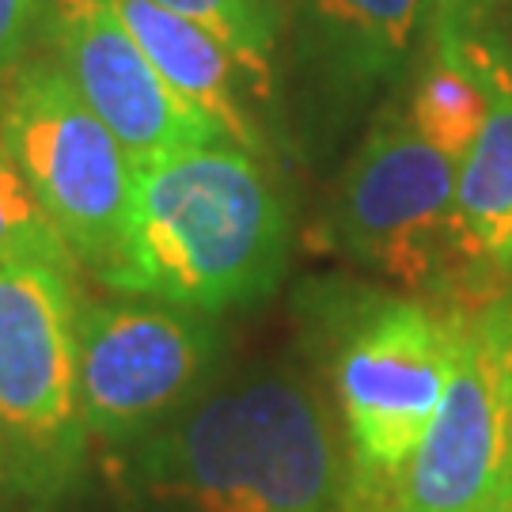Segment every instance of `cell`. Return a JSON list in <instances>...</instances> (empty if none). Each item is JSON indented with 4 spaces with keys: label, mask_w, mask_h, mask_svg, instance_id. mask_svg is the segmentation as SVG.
I'll use <instances>...</instances> for the list:
<instances>
[{
    "label": "cell",
    "mask_w": 512,
    "mask_h": 512,
    "mask_svg": "<svg viewBox=\"0 0 512 512\" xmlns=\"http://www.w3.org/2000/svg\"><path fill=\"white\" fill-rule=\"evenodd\" d=\"M122 512H357L346 444L315 387L281 361L224 372L107 452Z\"/></svg>",
    "instance_id": "cell-1"
},
{
    "label": "cell",
    "mask_w": 512,
    "mask_h": 512,
    "mask_svg": "<svg viewBox=\"0 0 512 512\" xmlns=\"http://www.w3.org/2000/svg\"><path fill=\"white\" fill-rule=\"evenodd\" d=\"M293 198L258 152L232 141L133 164L126 274L118 293L190 311L258 304L289 266Z\"/></svg>",
    "instance_id": "cell-2"
},
{
    "label": "cell",
    "mask_w": 512,
    "mask_h": 512,
    "mask_svg": "<svg viewBox=\"0 0 512 512\" xmlns=\"http://www.w3.org/2000/svg\"><path fill=\"white\" fill-rule=\"evenodd\" d=\"M327 368L357 512H387L448 395L459 308L353 293L327 308Z\"/></svg>",
    "instance_id": "cell-3"
},
{
    "label": "cell",
    "mask_w": 512,
    "mask_h": 512,
    "mask_svg": "<svg viewBox=\"0 0 512 512\" xmlns=\"http://www.w3.org/2000/svg\"><path fill=\"white\" fill-rule=\"evenodd\" d=\"M459 164L421 137L406 110H384L342 167L327 232L338 251L418 296H482L463 243Z\"/></svg>",
    "instance_id": "cell-4"
},
{
    "label": "cell",
    "mask_w": 512,
    "mask_h": 512,
    "mask_svg": "<svg viewBox=\"0 0 512 512\" xmlns=\"http://www.w3.org/2000/svg\"><path fill=\"white\" fill-rule=\"evenodd\" d=\"M0 141L76 266L118 293L126 274L133 160L54 57H27L8 76Z\"/></svg>",
    "instance_id": "cell-5"
},
{
    "label": "cell",
    "mask_w": 512,
    "mask_h": 512,
    "mask_svg": "<svg viewBox=\"0 0 512 512\" xmlns=\"http://www.w3.org/2000/svg\"><path fill=\"white\" fill-rule=\"evenodd\" d=\"M80 293L50 266H0V448L8 478L54 497L80 471L88 425L76 368Z\"/></svg>",
    "instance_id": "cell-6"
},
{
    "label": "cell",
    "mask_w": 512,
    "mask_h": 512,
    "mask_svg": "<svg viewBox=\"0 0 512 512\" xmlns=\"http://www.w3.org/2000/svg\"><path fill=\"white\" fill-rule=\"evenodd\" d=\"M217 315L152 296L80 300L76 368L88 437L126 448L171 421L217 380Z\"/></svg>",
    "instance_id": "cell-7"
},
{
    "label": "cell",
    "mask_w": 512,
    "mask_h": 512,
    "mask_svg": "<svg viewBox=\"0 0 512 512\" xmlns=\"http://www.w3.org/2000/svg\"><path fill=\"white\" fill-rule=\"evenodd\" d=\"M512 467V293L459 308V361L387 512H486Z\"/></svg>",
    "instance_id": "cell-8"
},
{
    "label": "cell",
    "mask_w": 512,
    "mask_h": 512,
    "mask_svg": "<svg viewBox=\"0 0 512 512\" xmlns=\"http://www.w3.org/2000/svg\"><path fill=\"white\" fill-rule=\"evenodd\" d=\"M38 27L46 35V57H54L76 95L107 122L133 164L171 148L224 141L148 61L114 0H42Z\"/></svg>",
    "instance_id": "cell-9"
},
{
    "label": "cell",
    "mask_w": 512,
    "mask_h": 512,
    "mask_svg": "<svg viewBox=\"0 0 512 512\" xmlns=\"http://www.w3.org/2000/svg\"><path fill=\"white\" fill-rule=\"evenodd\" d=\"M429 38L448 42L486 95V122L459 160L456 202L463 243L482 296L512 285V46L490 23L429 19Z\"/></svg>",
    "instance_id": "cell-10"
},
{
    "label": "cell",
    "mask_w": 512,
    "mask_h": 512,
    "mask_svg": "<svg viewBox=\"0 0 512 512\" xmlns=\"http://www.w3.org/2000/svg\"><path fill=\"white\" fill-rule=\"evenodd\" d=\"M421 4L425 0H293L300 54L342 114L403 69Z\"/></svg>",
    "instance_id": "cell-11"
},
{
    "label": "cell",
    "mask_w": 512,
    "mask_h": 512,
    "mask_svg": "<svg viewBox=\"0 0 512 512\" xmlns=\"http://www.w3.org/2000/svg\"><path fill=\"white\" fill-rule=\"evenodd\" d=\"M114 8L167 84L183 95L190 107L202 110L224 133V141L262 156L266 141L243 103V88L251 92V84L236 65V57L228 54L202 23L179 16L175 8H167L160 0H114Z\"/></svg>",
    "instance_id": "cell-12"
},
{
    "label": "cell",
    "mask_w": 512,
    "mask_h": 512,
    "mask_svg": "<svg viewBox=\"0 0 512 512\" xmlns=\"http://www.w3.org/2000/svg\"><path fill=\"white\" fill-rule=\"evenodd\" d=\"M406 114L421 137L437 145L448 160L459 164L471 152L478 129L486 122V95L448 42L429 38V61L418 73Z\"/></svg>",
    "instance_id": "cell-13"
},
{
    "label": "cell",
    "mask_w": 512,
    "mask_h": 512,
    "mask_svg": "<svg viewBox=\"0 0 512 512\" xmlns=\"http://www.w3.org/2000/svg\"><path fill=\"white\" fill-rule=\"evenodd\" d=\"M179 16L202 23L228 54L236 57L251 92L270 95L274 80V46L281 27V0H160Z\"/></svg>",
    "instance_id": "cell-14"
},
{
    "label": "cell",
    "mask_w": 512,
    "mask_h": 512,
    "mask_svg": "<svg viewBox=\"0 0 512 512\" xmlns=\"http://www.w3.org/2000/svg\"><path fill=\"white\" fill-rule=\"evenodd\" d=\"M0 266H50L76 274V258L57 236L31 183L23 179L8 145L0 141Z\"/></svg>",
    "instance_id": "cell-15"
},
{
    "label": "cell",
    "mask_w": 512,
    "mask_h": 512,
    "mask_svg": "<svg viewBox=\"0 0 512 512\" xmlns=\"http://www.w3.org/2000/svg\"><path fill=\"white\" fill-rule=\"evenodd\" d=\"M42 23V0H0V84L27 61V46Z\"/></svg>",
    "instance_id": "cell-16"
},
{
    "label": "cell",
    "mask_w": 512,
    "mask_h": 512,
    "mask_svg": "<svg viewBox=\"0 0 512 512\" xmlns=\"http://www.w3.org/2000/svg\"><path fill=\"white\" fill-rule=\"evenodd\" d=\"M501 4L509 0H425L429 19H452V23H486V16Z\"/></svg>",
    "instance_id": "cell-17"
},
{
    "label": "cell",
    "mask_w": 512,
    "mask_h": 512,
    "mask_svg": "<svg viewBox=\"0 0 512 512\" xmlns=\"http://www.w3.org/2000/svg\"><path fill=\"white\" fill-rule=\"evenodd\" d=\"M486 512H512V467L509 475H505V482H501V490L494 494V501L486 505Z\"/></svg>",
    "instance_id": "cell-18"
},
{
    "label": "cell",
    "mask_w": 512,
    "mask_h": 512,
    "mask_svg": "<svg viewBox=\"0 0 512 512\" xmlns=\"http://www.w3.org/2000/svg\"><path fill=\"white\" fill-rule=\"evenodd\" d=\"M8 478V467H4V448H0V482Z\"/></svg>",
    "instance_id": "cell-19"
}]
</instances>
